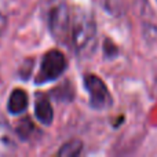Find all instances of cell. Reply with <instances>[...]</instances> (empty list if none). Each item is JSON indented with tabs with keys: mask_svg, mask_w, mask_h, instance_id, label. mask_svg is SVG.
<instances>
[{
	"mask_svg": "<svg viewBox=\"0 0 157 157\" xmlns=\"http://www.w3.org/2000/svg\"><path fill=\"white\" fill-rule=\"evenodd\" d=\"M97 22L94 15L86 10H77L71 22V41L75 52L81 58H88L97 48Z\"/></svg>",
	"mask_w": 157,
	"mask_h": 157,
	"instance_id": "6da1fadb",
	"label": "cell"
},
{
	"mask_svg": "<svg viewBox=\"0 0 157 157\" xmlns=\"http://www.w3.org/2000/svg\"><path fill=\"white\" fill-rule=\"evenodd\" d=\"M66 69V58L59 50H50L41 61V66L36 76V84L57 80Z\"/></svg>",
	"mask_w": 157,
	"mask_h": 157,
	"instance_id": "7a4b0ae2",
	"label": "cell"
},
{
	"mask_svg": "<svg viewBox=\"0 0 157 157\" xmlns=\"http://www.w3.org/2000/svg\"><path fill=\"white\" fill-rule=\"evenodd\" d=\"M84 87L90 95V105L97 110H105L113 105L109 88L101 77L95 75H86L84 76Z\"/></svg>",
	"mask_w": 157,
	"mask_h": 157,
	"instance_id": "3957f363",
	"label": "cell"
},
{
	"mask_svg": "<svg viewBox=\"0 0 157 157\" xmlns=\"http://www.w3.org/2000/svg\"><path fill=\"white\" fill-rule=\"evenodd\" d=\"M71 13L65 3H59L51 10L48 18L50 30L59 43H63L68 36L71 37Z\"/></svg>",
	"mask_w": 157,
	"mask_h": 157,
	"instance_id": "277c9868",
	"label": "cell"
},
{
	"mask_svg": "<svg viewBox=\"0 0 157 157\" xmlns=\"http://www.w3.org/2000/svg\"><path fill=\"white\" fill-rule=\"evenodd\" d=\"M17 134L11 130L8 123L0 117V157L11 156L17 152Z\"/></svg>",
	"mask_w": 157,
	"mask_h": 157,
	"instance_id": "5b68a950",
	"label": "cell"
},
{
	"mask_svg": "<svg viewBox=\"0 0 157 157\" xmlns=\"http://www.w3.org/2000/svg\"><path fill=\"white\" fill-rule=\"evenodd\" d=\"M35 114L41 124L50 125L52 123V120H54V110H52V106H51V103H50V101L47 99V97L39 95V97L36 98Z\"/></svg>",
	"mask_w": 157,
	"mask_h": 157,
	"instance_id": "8992f818",
	"label": "cell"
},
{
	"mask_svg": "<svg viewBox=\"0 0 157 157\" xmlns=\"http://www.w3.org/2000/svg\"><path fill=\"white\" fill-rule=\"evenodd\" d=\"M28 103H29V98L26 91L22 88H15L8 98L7 109L11 114H21L26 110Z\"/></svg>",
	"mask_w": 157,
	"mask_h": 157,
	"instance_id": "52a82bcc",
	"label": "cell"
},
{
	"mask_svg": "<svg viewBox=\"0 0 157 157\" xmlns=\"http://www.w3.org/2000/svg\"><path fill=\"white\" fill-rule=\"evenodd\" d=\"M83 150V142L80 139H72V141L66 142L61 146L58 150V156L59 157H76Z\"/></svg>",
	"mask_w": 157,
	"mask_h": 157,
	"instance_id": "ba28073f",
	"label": "cell"
},
{
	"mask_svg": "<svg viewBox=\"0 0 157 157\" xmlns=\"http://www.w3.org/2000/svg\"><path fill=\"white\" fill-rule=\"evenodd\" d=\"M33 130H35L33 123L30 121V119L25 117V119H22L21 121H18L17 128H15V134L19 139H22V141H28V139L32 136Z\"/></svg>",
	"mask_w": 157,
	"mask_h": 157,
	"instance_id": "9c48e42d",
	"label": "cell"
}]
</instances>
